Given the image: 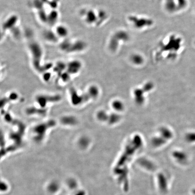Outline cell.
<instances>
[{
	"label": "cell",
	"mask_w": 195,
	"mask_h": 195,
	"mask_svg": "<svg viewBox=\"0 0 195 195\" xmlns=\"http://www.w3.org/2000/svg\"><path fill=\"white\" fill-rule=\"evenodd\" d=\"M60 44V50L66 54H78L87 49V44L81 40H73L67 38Z\"/></svg>",
	"instance_id": "1"
},
{
	"label": "cell",
	"mask_w": 195,
	"mask_h": 195,
	"mask_svg": "<svg viewBox=\"0 0 195 195\" xmlns=\"http://www.w3.org/2000/svg\"><path fill=\"white\" fill-rule=\"evenodd\" d=\"M28 48L33 66L36 67L41 66L40 64L43 59V52L40 44L33 39L31 42H28Z\"/></svg>",
	"instance_id": "2"
},
{
	"label": "cell",
	"mask_w": 195,
	"mask_h": 195,
	"mask_svg": "<svg viewBox=\"0 0 195 195\" xmlns=\"http://www.w3.org/2000/svg\"><path fill=\"white\" fill-rule=\"evenodd\" d=\"M92 9L83 8L80 11V16L88 25L93 26L96 21H98L99 11L96 13Z\"/></svg>",
	"instance_id": "3"
},
{
	"label": "cell",
	"mask_w": 195,
	"mask_h": 195,
	"mask_svg": "<svg viewBox=\"0 0 195 195\" xmlns=\"http://www.w3.org/2000/svg\"><path fill=\"white\" fill-rule=\"evenodd\" d=\"M161 136L155 138L152 140V144L155 146H160L170 139L173 134L170 130L166 128H162L160 131Z\"/></svg>",
	"instance_id": "4"
},
{
	"label": "cell",
	"mask_w": 195,
	"mask_h": 195,
	"mask_svg": "<svg viewBox=\"0 0 195 195\" xmlns=\"http://www.w3.org/2000/svg\"><path fill=\"white\" fill-rule=\"evenodd\" d=\"M56 34L59 39L64 40L67 38L68 37L70 31L68 28L67 26L61 24L55 25V28L54 29Z\"/></svg>",
	"instance_id": "5"
},
{
	"label": "cell",
	"mask_w": 195,
	"mask_h": 195,
	"mask_svg": "<svg viewBox=\"0 0 195 195\" xmlns=\"http://www.w3.org/2000/svg\"><path fill=\"white\" fill-rule=\"evenodd\" d=\"M19 19L16 15H12L7 18L3 23V30L4 31H10L13 28H16Z\"/></svg>",
	"instance_id": "6"
},
{
	"label": "cell",
	"mask_w": 195,
	"mask_h": 195,
	"mask_svg": "<svg viewBox=\"0 0 195 195\" xmlns=\"http://www.w3.org/2000/svg\"><path fill=\"white\" fill-rule=\"evenodd\" d=\"M82 67V64L79 60H72L67 63V69L68 70L69 72L70 73H78L80 71Z\"/></svg>",
	"instance_id": "7"
},
{
	"label": "cell",
	"mask_w": 195,
	"mask_h": 195,
	"mask_svg": "<svg viewBox=\"0 0 195 195\" xmlns=\"http://www.w3.org/2000/svg\"><path fill=\"white\" fill-rule=\"evenodd\" d=\"M43 37L47 42L51 43H57L60 39L54 29L45 30L43 32Z\"/></svg>",
	"instance_id": "8"
},
{
	"label": "cell",
	"mask_w": 195,
	"mask_h": 195,
	"mask_svg": "<svg viewBox=\"0 0 195 195\" xmlns=\"http://www.w3.org/2000/svg\"><path fill=\"white\" fill-rule=\"evenodd\" d=\"M113 107L115 109L119 111H121L123 109L124 105L122 102L119 101H116V102H114L113 103Z\"/></svg>",
	"instance_id": "9"
},
{
	"label": "cell",
	"mask_w": 195,
	"mask_h": 195,
	"mask_svg": "<svg viewBox=\"0 0 195 195\" xmlns=\"http://www.w3.org/2000/svg\"><path fill=\"white\" fill-rule=\"evenodd\" d=\"M50 188L51 191H55L57 189V185L56 184H52L50 186Z\"/></svg>",
	"instance_id": "10"
},
{
	"label": "cell",
	"mask_w": 195,
	"mask_h": 195,
	"mask_svg": "<svg viewBox=\"0 0 195 195\" xmlns=\"http://www.w3.org/2000/svg\"><path fill=\"white\" fill-rule=\"evenodd\" d=\"M1 190L4 191L7 189V186L5 185V184H1Z\"/></svg>",
	"instance_id": "11"
},
{
	"label": "cell",
	"mask_w": 195,
	"mask_h": 195,
	"mask_svg": "<svg viewBox=\"0 0 195 195\" xmlns=\"http://www.w3.org/2000/svg\"><path fill=\"white\" fill-rule=\"evenodd\" d=\"M84 195V193L83 192H79L77 195Z\"/></svg>",
	"instance_id": "12"
}]
</instances>
